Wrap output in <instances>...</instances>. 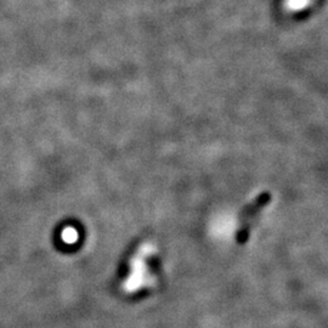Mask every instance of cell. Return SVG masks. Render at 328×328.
Returning <instances> with one entry per match:
<instances>
[{
    "label": "cell",
    "instance_id": "3957f363",
    "mask_svg": "<svg viewBox=\"0 0 328 328\" xmlns=\"http://www.w3.org/2000/svg\"><path fill=\"white\" fill-rule=\"evenodd\" d=\"M62 237L63 240H65V242L72 243L77 240V232L74 231L73 229H66L65 231H63Z\"/></svg>",
    "mask_w": 328,
    "mask_h": 328
},
{
    "label": "cell",
    "instance_id": "7a4b0ae2",
    "mask_svg": "<svg viewBox=\"0 0 328 328\" xmlns=\"http://www.w3.org/2000/svg\"><path fill=\"white\" fill-rule=\"evenodd\" d=\"M307 5H309V0H288V1H287V7L291 9L292 11L303 10Z\"/></svg>",
    "mask_w": 328,
    "mask_h": 328
},
{
    "label": "cell",
    "instance_id": "6da1fadb",
    "mask_svg": "<svg viewBox=\"0 0 328 328\" xmlns=\"http://www.w3.org/2000/svg\"><path fill=\"white\" fill-rule=\"evenodd\" d=\"M270 201L271 194L269 192H264V193L259 194L257 198L253 199L252 203H249L243 209L240 217L237 231H236V240H237L238 245H245L249 240L250 231L254 226V222L258 220L259 214L265 209V207L268 206Z\"/></svg>",
    "mask_w": 328,
    "mask_h": 328
}]
</instances>
